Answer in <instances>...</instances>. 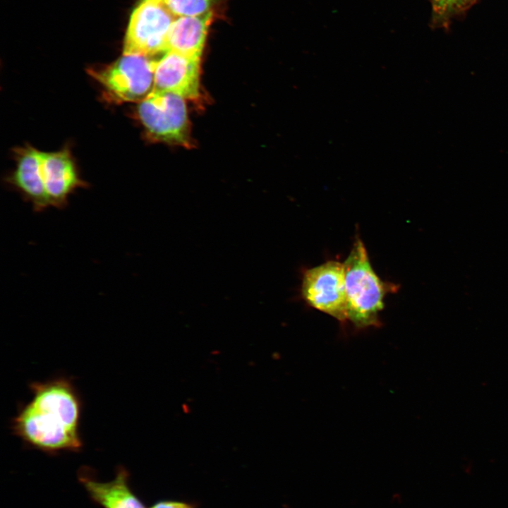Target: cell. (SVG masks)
<instances>
[{
  "instance_id": "6da1fadb",
  "label": "cell",
  "mask_w": 508,
  "mask_h": 508,
  "mask_svg": "<svg viewBox=\"0 0 508 508\" xmlns=\"http://www.w3.org/2000/svg\"><path fill=\"white\" fill-rule=\"evenodd\" d=\"M31 399L18 407L11 430L27 446L49 454L79 452L83 400L73 379L60 376L29 384Z\"/></svg>"
},
{
  "instance_id": "7a4b0ae2",
  "label": "cell",
  "mask_w": 508,
  "mask_h": 508,
  "mask_svg": "<svg viewBox=\"0 0 508 508\" xmlns=\"http://www.w3.org/2000/svg\"><path fill=\"white\" fill-rule=\"evenodd\" d=\"M347 302V319L356 329L381 325L380 313L389 293L399 286L382 281L370 263L363 241L356 237L344 262Z\"/></svg>"
},
{
  "instance_id": "3957f363",
  "label": "cell",
  "mask_w": 508,
  "mask_h": 508,
  "mask_svg": "<svg viewBox=\"0 0 508 508\" xmlns=\"http://www.w3.org/2000/svg\"><path fill=\"white\" fill-rule=\"evenodd\" d=\"M157 60L143 54H123L113 64L89 73L115 102H141L154 89Z\"/></svg>"
},
{
  "instance_id": "277c9868",
  "label": "cell",
  "mask_w": 508,
  "mask_h": 508,
  "mask_svg": "<svg viewBox=\"0 0 508 508\" xmlns=\"http://www.w3.org/2000/svg\"><path fill=\"white\" fill-rule=\"evenodd\" d=\"M184 99L173 92L152 91L140 102L138 114L152 139L184 147L190 145Z\"/></svg>"
},
{
  "instance_id": "5b68a950",
  "label": "cell",
  "mask_w": 508,
  "mask_h": 508,
  "mask_svg": "<svg viewBox=\"0 0 508 508\" xmlns=\"http://www.w3.org/2000/svg\"><path fill=\"white\" fill-rule=\"evenodd\" d=\"M178 18L163 0H142L133 11L126 31L123 54L154 58L168 50L170 28Z\"/></svg>"
},
{
  "instance_id": "8992f818",
  "label": "cell",
  "mask_w": 508,
  "mask_h": 508,
  "mask_svg": "<svg viewBox=\"0 0 508 508\" xmlns=\"http://www.w3.org/2000/svg\"><path fill=\"white\" fill-rule=\"evenodd\" d=\"M300 294L308 306L342 324L348 321L344 263L328 260L303 270Z\"/></svg>"
},
{
  "instance_id": "52a82bcc",
  "label": "cell",
  "mask_w": 508,
  "mask_h": 508,
  "mask_svg": "<svg viewBox=\"0 0 508 508\" xmlns=\"http://www.w3.org/2000/svg\"><path fill=\"white\" fill-rule=\"evenodd\" d=\"M200 58L168 51L157 60L152 91L169 92L183 98L199 96Z\"/></svg>"
},
{
  "instance_id": "ba28073f",
  "label": "cell",
  "mask_w": 508,
  "mask_h": 508,
  "mask_svg": "<svg viewBox=\"0 0 508 508\" xmlns=\"http://www.w3.org/2000/svg\"><path fill=\"white\" fill-rule=\"evenodd\" d=\"M40 171L51 207L60 210L66 208L69 196L76 189L86 186L67 149L41 152Z\"/></svg>"
},
{
  "instance_id": "9c48e42d",
  "label": "cell",
  "mask_w": 508,
  "mask_h": 508,
  "mask_svg": "<svg viewBox=\"0 0 508 508\" xmlns=\"http://www.w3.org/2000/svg\"><path fill=\"white\" fill-rule=\"evenodd\" d=\"M16 164L7 182L40 212L50 206L40 171L41 152L31 146L16 150Z\"/></svg>"
},
{
  "instance_id": "30bf717a",
  "label": "cell",
  "mask_w": 508,
  "mask_h": 508,
  "mask_svg": "<svg viewBox=\"0 0 508 508\" xmlns=\"http://www.w3.org/2000/svg\"><path fill=\"white\" fill-rule=\"evenodd\" d=\"M79 480L91 498L104 508H145L130 489L124 468H119L114 479L109 482L95 480L82 468Z\"/></svg>"
},
{
  "instance_id": "8fae6325",
  "label": "cell",
  "mask_w": 508,
  "mask_h": 508,
  "mask_svg": "<svg viewBox=\"0 0 508 508\" xmlns=\"http://www.w3.org/2000/svg\"><path fill=\"white\" fill-rule=\"evenodd\" d=\"M212 19V11L199 16L178 18L169 32L168 50L200 58Z\"/></svg>"
},
{
  "instance_id": "7c38bea8",
  "label": "cell",
  "mask_w": 508,
  "mask_h": 508,
  "mask_svg": "<svg viewBox=\"0 0 508 508\" xmlns=\"http://www.w3.org/2000/svg\"><path fill=\"white\" fill-rule=\"evenodd\" d=\"M168 8L178 18L193 17L211 12L214 0H163Z\"/></svg>"
},
{
  "instance_id": "4fadbf2b",
  "label": "cell",
  "mask_w": 508,
  "mask_h": 508,
  "mask_svg": "<svg viewBox=\"0 0 508 508\" xmlns=\"http://www.w3.org/2000/svg\"><path fill=\"white\" fill-rule=\"evenodd\" d=\"M470 0H432L433 11L437 16L445 17L463 8Z\"/></svg>"
},
{
  "instance_id": "5bb4252c",
  "label": "cell",
  "mask_w": 508,
  "mask_h": 508,
  "mask_svg": "<svg viewBox=\"0 0 508 508\" xmlns=\"http://www.w3.org/2000/svg\"><path fill=\"white\" fill-rule=\"evenodd\" d=\"M152 508H191L188 504L174 502H162L156 504Z\"/></svg>"
}]
</instances>
